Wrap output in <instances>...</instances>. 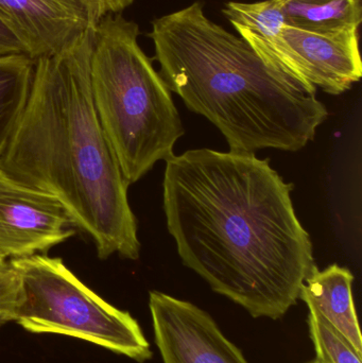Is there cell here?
Returning a JSON list of instances; mask_svg holds the SVG:
<instances>
[{
	"label": "cell",
	"mask_w": 362,
	"mask_h": 363,
	"mask_svg": "<svg viewBox=\"0 0 362 363\" xmlns=\"http://www.w3.org/2000/svg\"><path fill=\"white\" fill-rule=\"evenodd\" d=\"M293 187L255 153L193 149L166 161L163 208L183 264L256 319L284 317L318 268Z\"/></svg>",
	"instance_id": "1"
},
{
	"label": "cell",
	"mask_w": 362,
	"mask_h": 363,
	"mask_svg": "<svg viewBox=\"0 0 362 363\" xmlns=\"http://www.w3.org/2000/svg\"><path fill=\"white\" fill-rule=\"evenodd\" d=\"M94 31L35 60L29 99L0 167L53 196L74 228L91 237L99 258L135 260L140 242L129 184L91 95Z\"/></svg>",
	"instance_id": "2"
},
{
	"label": "cell",
	"mask_w": 362,
	"mask_h": 363,
	"mask_svg": "<svg viewBox=\"0 0 362 363\" xmlns=\"http://www.w3.org/2000/svg\"><path fill=\"white\" fill-rule=\"evenodd\" d=\"M149 36L168 89L210 121L231 151L302 150L329 117L316 89L264 62L208 18L201 2L154 19Z\"/></svg>",
	"instance_id": "3"
},
{
	"label": "cell",
	"mask_w": 362,
	"mask_h": 363,
	"mask_svg": "<svg viewBox=\"0 0 362 363\" xmlns=\"http://www.w3.org/2000/svg\"><path fill=\"white\" fill-rule=\"evenodd\" d=\"M138 34L133 21L106 15L94 31L91 59L94 106L129 185L174 157L185 134L171 91Z\"/></svg>",
	"instance_id": "4"
},
{
	"label": "cell",
	"mask_w": 362,
	"mask_h": 363,
	"mask_svg": "<svg viewBox=\"0 0 362 363\" xmlns=\"http://www.w3.org/2000/svg\"><path fill=\"white\" fill-rule=\"evenodd\" d=\"M21 283L14 322L33 334L72 337L140 363L153 352L138 322L85 286L61 258L10 260Z\"/></svg>",
	"instance_id": "5"
},
{
	"label": "cell",
	"mask_w": 362,
	"mask_h": 363,
	"mask_svg": "<svg viewBox=\"0 0 362 363\" xmlns=\"http://www.w3.org/2000/svg\"><path fill=\"white\" fill-rule=\"evenodd\" d=\"M240 38L272 67L331 95L349 91L362 77L358 31L321 33L286 26L270 40Z\"/></svg>",
	"instance_id": "6"
},
{
	"label": "cell",
	"mask_w": 362,
	"mask_h": 363,
	"mask_svg": "<svg viewBox=\"0 0 362 363\" xmlns=\"http://www.w3.org/2000/svg\"><path fill=\"white\" fill-rule=\"evenodd\" d=\"M76 230L50 194L26 185L0 167V256L6 259L44 254Z\"/></svg>",
	"instance_id": "7"
},
{
	"label": "cell",
	"mask_w": 362,
	"mask_h": 363,
	"mask_svg": "<svg viewBox=\"0 0 362 363\" xmlns=\"http://www.w3.org/2000/svg\"><path fill=\"white\" fill-rule=\"evenodd\" d=\"M149 309L163 363H249L214 318L197 305L153 290Z\"/></svg>",
	"instance_id": "8"
},
{
	"label": "cell",
	"mask_w": 362,
	"mask_h": 363,
	"mask_svg": "<svg viewBox=\"0 0 362 363\" xmlns=\"http://www.w3.org/2000/svg\"><path fill=\"white\" fill-rule=\"evenodd\" d=\"M0 19L36 60L95 29L102 16L96 0H0Z\"/></svg>",
	"instance_id": "9"
},
{
	"label": "cell",
	"mask_w": 362,
	"mask_h": 363,
	"mask_svg": "<svg viewBox=\"0 0 362 363\" xmlns=\"http://www.w3.org/2000/svg\"><path fill=\"white\" fill-rule=\"evenodd\" d=\"M354 275L346 267L318 268L302 286L300 300L316 309L362 355V337L353 298Z\"/></svg>",
	"instance_id": "10"
},
{
	"label": "cell",
	"mask_w": 362,
	"mask_h": 363,
	"mask_svg": "<svg viewBox=\"0 0 362 363\" xmlns=\"http://www.w3.org/2000/svg\"><path fill=\"white\" fill-rule=\"evenodd\" d=\"M287 26L321 33L358 31L361 0H280Z\"/></svg>",
	"instance_id": "11"
},
{
	"label": "cell",
	"mask_w": 362,
	"mask_h": 363,
	"mask_svg": "<svg viewBox=\"0 0 362 363\" xmlns=\"http://www.w3.org/2000/svg\"><path fill=\"white\" fill-rule=\"evenodd\" d=\"M34 67L27 55L0 57V161L27 106Z\"/></svg>",
	"instance_id": "12"
},
{
	"label": "cell",
	"mask_w": 362,
	"mask_h": 363,
	"mask_svg": "<svg viewBox=\"0 0 362 363\" xmlns=\"http://www.w3.org/2000/svg\"><path fill=\"white\" fill-rule=\"evenodd\" d=\"M223 13L240 36L270 40L278 36L287 26L280 0H264L254 4L227 2Z\"/></svg>",
	"instance_id": "13"
},
{
	"label": "cell",
	"mask_w": 362,
	"mask_h": 363,
	"mask_svg": "<svg viewBox=\"0 0 362 363\" xmlns=\"http://www.w3.org/2000/svg\"><path fill=\"white\" fill-rule=\"evenodd\" d=\"M308 307L307 325L317 359L324 363H362L361 354L316 309Z\"/></svg>",
	"instance_id": "14"
},
{
	"label": "cell",
	"mask_w": 362,
	"mask_h": 363,
	"mask_svg": "<svg viewBox=\"0 0 362 363\" xmlns=\"http://www.w3.org/2000/svg\"><path fill=\"white\" fill-rule=\"evenodd\" d=\"M21 296V283L10 260L0 256V328L14 322Z\"/></svg>",
	"instance_id": "15"
},
{
	"label": "cell",
	"mask_w": 362,
	"mask_h": 363,
	"mask_svg": "<svg viewBox=\"0 0 362 363\" xmlns=\"http://www.w3.org/2000/svg\"><path fill=\"white\" fill-rule=\"evenodd\" d=\"M14 55H27V51L14 32L0 19V57Z\"/></svg>",
	"instance_id": "16"
},
{
	"label": "cell",
	"mask_w": 362,
	"mask_h": 363,
	"mask_svg": "<svg viewBox=\"0 0 362 363\" xmlns=\"http://www.w3.org/2000/svg\"><path fill=\"white\" fill-rule=\"evenodd\" d=\"M102 18L106 15L121 12L133 4L134 0H96Z\"/></svg>",
	"instance_id": "17"
},
{
	"label": "cell",
	"mask_w": 362,
	"mask_h": 363,
	"mask_svg": "<svg viewBox=\"0 0 362 363\" xmlns=\"http://www.w3.org/2000/svg\"><path fill=\"white\" fill-rule=\"evenodd\" d=\"M305 363H324L321 362V360L317 359V358H315V359L310 360V362H307Z\"/></svg>",
	"instance_id": "18"
}]
</instances>
